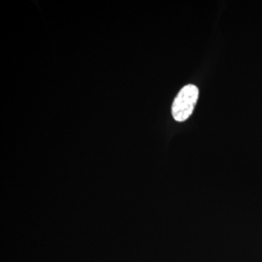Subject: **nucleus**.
Here are the masks:
<instances>
[{
	"label": "nucleus",
	"mask_w": 262,
	"mask_h": 262,
	"mask_svg": "<svg viewBox=\"0 0 262 262\" xmlns=\"http://www.w3.org/2000/svg\"><path fill=\"white\" fill-rule=\"evenodd\" d=\"M198 96L199 90L194 84H189L182 88L172 104V115L176 121H185L192 115Z\"/></svg>",
	"instance_id": "obj_1"
}]
</instances>
